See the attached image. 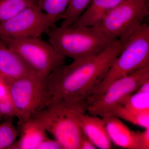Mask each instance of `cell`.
<instances>
[{"mask_svg":"<svg viewBox=\"0 0 149 149\" xmlns=\"http://www.w3.org/2000/svg\"><path fill=\"white\" fill-rule=\"evenodd\" d=\"M102 118L112 143L123 148L139 149L138 132L130 130L113 115L107 114Z\"/></svg>","mask_w":149,"mask_h":149,"instance_id":"12","label":"cell"},{"mask_svg":"<svg viewBox=\"0 0 149 149\" xmlns=\"http://www.w3.org/2000/svg\"><path fill=\"white\" fill-rule=\"evenodd\" d=\"M18 125L19 139L9 149H38L48 136L45 128L34 118H31Z\"/></svg>","mask_w":149,"mask_h":149,"instance_id":"13","label":"cell"},{"mask_svg":"<svg viewBox=\"0 0 149 149\" xmlns=\"http://www.w3.org/2000/svg\"><path fill=\"white\" fill-rule=\"evenodd\" d=\"M37 4L56 23L62 19L70 0H35Z\"/></svg>","mask_w":149,"mask_h":149,"instance_id":"17","label":"cell"},{"mask_svg":"<svg viewBox=\"0 0 149 149\" xmlns=\"http://www.w3.org/2000/svg\"><path fill=\"white\" fill-rule=\"evenodd\" d=\"M46 34L48 42L58 53L73 60L98 54L116 41L94 27L55 26Z\"/></svg>","mask_w":149,"mask_h":149,"instance_id":"3","label":"cell"},{"mask_svg":"<svg viewBox=\"0 0 149 149\" xmlns=\"http://www.w3.org/2000/svg\"><path fill=\"white\" fill-rule=\"evenodd\" d=\"M18 125L33 117L50 103L46 77L35 74L6 85Z\"/></svg>","mask_w":149,"mask_h":149,"instance_id":"4","label":"cell"},{"mask_svg":"<svg viewBox=\"0 0 149 149\" xmlns=\"http://www.w3.org/2000/svg\"><path fill=\"white\" fill-rule=\"evenodd\" d=\"M36 4L35 0H0V23Z\"/></svg>","mask_w":149,"mask_h":149,"instance_id":"16","label":"cell"},{"mask_svg":"<svg viewBox=\"0 0 149 149\" xmlns=\"http://www.w3.org/2000/svg\"><path fill=\"white\" fill-rule=\"evenodd\" d=\"M118 104L139 111H149V93L137 90Z\"/></svg>","mask_w":149,"mask_h":149,"instance_id":"20","label":"cell"},{"mask_svg":"<svg viewBox=\"0 0 149 149\" xmlns=\"http://www.w3.org/2000/svg\"><path fill=\"white\" fill-rule=\"evenodd\" d=\"M123 0H92L88 7L72 25L93 27Z\"/></svg>","mask_w":149,"mask_h":149,"instance_id":"14","label":"cell"},{"mask_svg":"<svg viewBox=\"0 0 149 149\" xmlns=\"http://www.w3.org/2000/svg\"><path fill=\"white\" fill-rule=\"evenodd\" d=\"M142 1H144L145 2H149V0H142Z\"/></svg>","mask_w":149,"mask_h":149,"instance_id":"25","label":"cell"},{"mask_svg":"<svg viewBox=\"0 0 149 149\" xmlns=\"http://www.w3.org/2000/svg\"><path fill=\"white\" fill-rule=\"evenodd\" d=\"M55 23L36 4L0 23V38H40Z\"/></svg>","mask_w":149,"mask_h":149,"instance_id":"9","label":"cell"},{"mask_svg":"<svg viewBox=\"0 0 149 149\" xmlns=\"http://www.w3.org/2000/svg\"><path fill=\"white\" fill-rule=\"evenodd\" d=\"M139 149H149V128L142 132L138 131Z\"/></svg>","mask_w":149,"mask_h":149,"instance_id":"21","label":"cell"},{"mask_svg":"<svg viewBox=\"0 0 149 149\" xmlns=\"http://www.w3.org/2000/svg\"><path fill=\"white\" fill-rule=\"evenodd\" d=\"M76 115L82 132L96 148H111L112 143L103 118L76 111Z\"/></svg>","mask_w":149,"mask_h":149,"instance_id":"11","label":"cell"},{"mask_svg":"<svg viewBox=\"0 0 149 149\" xmlns=\"http://www.w3.org/2000/svg\"><path fill=\"white\" fill-rule=\"evenodd\" d=\"M38 149H62V148L54 139H50L47 136L40 144Z\"/></svg>","mask_w":149,"mask_h":149,"instance_id":"22","label":"cell"},{"mask_svg":"<svg viewBox=\"0 0 149 149\" xmlns=\"http://www.w3.org/2000/svg\"><path fill=\"white\" fill-rule=\"evenodd\" d=\"M0 39L40 76L47 77L56 68L65 63L66 58L58 53L49 42L40 38Z\"/></svg>","mask_w":149,"mask_h":149,"instance_id":"6","label":"cell"},{"mask_svg":"<svg viewBox=\"0 0 149 149\" xmlns=\"http://www.w3.org/2000/svg\"><path fill=\"white\" fill-rule=\"evenodd\" d=\"M148 80L149 66L120 77L112 83L101 95L92 100L87 111L91 115L102 117L137 91L141 84Z\"/></svg>","mask_w":149,"mask_h":149,"instance_id":"8","label":"cell"},{"mask_svg":"<svg viewBox=\"0 0 149 149\" xmlns=\"http://www.w3.org/2000/svg\"><path fill=\"white\" fill-rule=\"evenodd\" d=\"M149 2L142 0H123L94 28L113 40L144 22L149 16Z\"/></svg>","mask_w":149,"mask_h":149,"instance_id":"7","label":"cell"},{"mask_svg":"<svg viewBox=\"0 0 149 149\" xmlns=\"http://www.w3.org/2000/svg\"><path fill=\"white\" fill-rule=\"evenodd\" d=\"M95 146L85 136L83 137L80 143V149H95Z\"/></svg>","mask_w":149,"mask_h":149,"instance_id":"23","label":"cell"},{"mask_svg":"<svg viewBox=\"0 0 149 149\" xmlns=\"http://www.w3.org/2000/svg\"><path fill=\"white\" fill-rule=\"evenodd\" d=\"M92 0H70L60 26H72L88 7Z\"/></svg>","mask_w":149,"mask_h":149,"instance_id":"18","label":"cell"},{"mask_svg":"<svg viewBox=\"0 0 149 149\" xmlns=\"http://www.w3.org/2000/svg\"><path fill=\"white\" fill-rule=\"evenodd\" d=\"M108 114L113 115L145 129L149 128V111H139L118 104L113 108Z\"/></svg>","mask_w":149,"mask_h":149,"instance_id":"15","label":"cell"},{"mask_svg":"<svg viewBox=\"0 0 149 149\" xmlns=\"http://www.w3.org/2000/svg\"><path fill=\"white\" fill-rule=\"evenodd\" d=\"M138 91L143 93H149V80H146L141 84Z\"/></svg>","mask_w":149,"mask_h":149,"instance_id":"24","label":"cell"},{"mask_svg":"<svg viewBox=\"0 0 149 149\" xmlns=\"http://www.w3.org/2000/svg\"><path fill=\"white\" fill-rule=\"evenodd\" d=\"M76 111L62 104L52 103L32 117L53 137L62 149H80L85 135L78 123Z\"/></svg>","mask_w":149,"mask_h":149,"instance_id":"5","label":"cell"},{"mask_svg":"<svg viewBox=\"0 0 149 149\" xmlns=\"http://www.w3.org/2000/svg\"><path fill=\"white\" fill-rule=\"evenodd\" d=\"M119 40L100 53L60 65L46 77L50 103L84 113L94 91L121 51Z\"/></svg>","mask_w":149,"mask_h":149,"instance_id":"1","label":"cell"},{"mask_svg":"<svg viewBox=\"0 0 149 149\" xmlns=\"http://www.w3.org/2000/svg\"><path fill=\"white\" fill-rule=\"evenodd\" d=\"M0 119H1V118H0Z\"/></svg>","mask_w":149,"mask_h":149,"instance_id":"26","label":"cell"},{"mask_svg":"<svg viewBox=\"0 0 149 149\" xmlns=\"http://www.w3.org/2000/svg\"><path fill=\"white\" fill-rule=\"evenodd\" d=\"M35 74L37 73L20 56L0 39V81L7 85L22 77Z\"/></svg>","mask_w":149,"mask_h":149,"instance_id":"10","label":"cell"},{"mask_svg":"<svg viewBox=\"0 0 149 149\" xmlns=\"http://www.w3.org/2000/svg\"><path fill=\"white\" fill-rule=\"evenodd\" d=\"M13 118H7L0 123V149H9L18 136L19 132L14 125Z\"/></svg>","mask_w":149,"mask_h":149,"instance_id":"19","label":"cell"},{"mask_svg":"<svg viewBox=\"0 0 149 149\" xmlns=\"http://www.w3.org/2000/svg\"><path fill=\"white\" fill-rule=\"evenodd\" d=\"M121 49L106 74L93 93L91 100L101 95L112 83L149 66V25L143 22L119 40Z\"/></svg>","mask_w":149,"mask_h":149,"instance_id":"2","label":"cell"}]
</instances>
